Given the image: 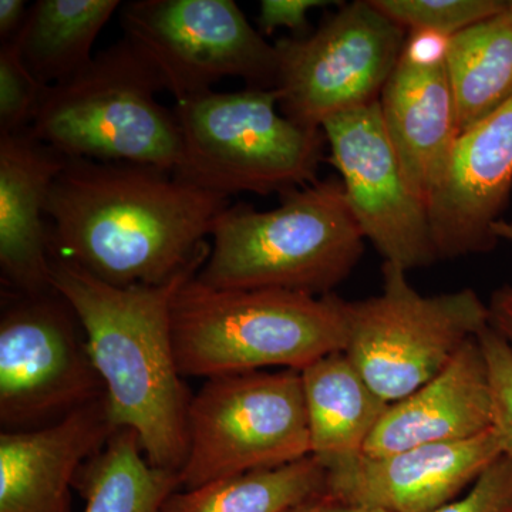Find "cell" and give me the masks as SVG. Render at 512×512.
I'll use <instances>...</instances> for the list:
<instances>
[{"instance_id":"obj_1","label":"cell","mask_w":512,"mask_h":512,"mask_svg":"<svg viewBox=\"0 0 512 512\" xmlns=\"http://www.w3.org/2000/svg\"><path fill=\"white\" fill-rule=\"evenodd\" d=\"M229 205L154 165L67 158L46 202L52 256L119 288L165 284L207 261Z\"/></svg>"},{"instance_id":"obj_2","label":"cell","mask_w":512,"mask_h":512,"mask_svg":"<svg viewBox=\"0 0 512 512\" xmlns=\"http://www.w3.org/2000/svg\"><path fill=\"white\" fill-rule=\"evenodd\" d=\"M204 262L161 285L119 288L52 256L50 285L72 306L117 429L136 431L154 467L180 474L192 396L178 367L173 301Z\"/></svg>"},{"instance_id":"obj_3","label":"cell","mask_w":512,"mask_h":512,"mask_svg":"<svg viewBox=\"0 0 512 512\" xmlns=\"http://www.w3.org/2000/svg\"><path fill=\"white\" fill-rule=\"evenodd\" d=\"M195 276L173 301L175 356L184 377L302 372L320 357L345 350L348 301L335 293L215 289Z\"/></svg>"},{"instance_id":"obj_4","label":"cell","mask_w":512,"mask_h":512,"mask_svg":"<svg viewBox=\"0 0 512 512\" xmlns=\"http://www.w3.org/2000/svg\"><path fill=\"white\" fill-rule=\"evenodd\" d=\"M281 198L274 210L239 202L222 211L195 278L215 289L333 293L359 264L366 241L342 181H316Z\"/></svg>"},{"instance_id":"obj_5","label":"cell","mask_w":512,"mask_h":512,"mask_svg":"<svg viewBox=\"0 0 512 512\" xmlns=\"http://www.w3.org/2000/svg\"><path fill=\"white\" fill-rule=\"evenodd\" d=\"M163 84L123 37L80 72L46 87L26 131L66 158L154 165L180 163V124L157 100Z\"/></svg>"},{"instance_id":"obj_6","label":"cell","mask_w":512,"mask_h":512,"mask_svg":"<svg viewBox=\"0 0 512 512\" xmlns=\"http://www.w3.org/2000/svg\"><path fill=\"white\" fill-rule=\"evenodd\" d=\"M177 180L222 197L286 194L318 181L326 138L279 110L275 89L211 92L175 101Z\"/></svg>"},{"instance_id":"obj_7","label":"cell","mask_w":512,"mask_h":512,"mask_svg":"<svg viewBox=\"0 0 512 512\" xmlns=\"http://www.w3.org/2000/svg\"><path fill=\"white\" fill-rule=\"evenodd\" d=\"M382 275L379 295L348 301L343 352L390 404L439 375L490 325V312L473 289L424 296L400 266L384 262Z\"/></svg>"},{"instance_id":"obj_8","label":"cell","mask_w":512,"mask_h":512,"mask_svg":"<svg viewBox=\"0 0 512 512\" xmlns=\"http://www.w3.org/2000/svg\"><path fill=\"white\" fill-rule=\"evenodd\" d=\"M299 370H256L211 377L188 409L183 490L268 470L311 456Z\"/></svg>"},{"instance_id":"obj_9","label":"cell","mask_w":512,"mask_h":512,"mask_svg":"<svg viewBox=\"0 0 512 512\" xmlns=\"http://www.w3.org/2000/svg\"><path fill=\"white\" fill-rule=\"evenodd\" d=\"M106 397L69 302L53 291L3 292L0 426L43 429Z\"/></svg>"},{"instance_id":"obj_10","label":"cell","mask_w":512,"mask_h":512,"mask_svg":"<svg viewBox=\"0 0 512 512\" xmlns=\"http://www.w3.org/2000/svg\"><path fill=\"white\" fill-rule=\"evenodd\" d=\"M124 36L175 101L211 92L224 79L275 89V43L249 23L234 0H134L123 3Z\"/></svg>"},{"instance_id":"obj_11","label":"cell","mask_w":512,"mask_h":512,"mask_svg":"<svg viewBox=\"0 0 512 512\" xmlns=\"http://www.w3.org/2000/svg\"><path fill=\"white\" fill-rule=\"evenodd\" d=\"M406 40V30L372 0L340 6L312 35L278 40L279 110L322 128L330 117L376 103Z\"/></svg>"},{"instance_id":"obj_12","label":"cell","mask_w":512,"mask_h":512,"mask_svg":"<svg viewBox=\"0 0 512 512\" xmlns=\"http://www.w3.org/2000/svg\"><path fill=\"white\" fill-rule=\"evenodd\" d=\"M322 130L357 224L384 262L407 272L434 264L429 210L404 180L379 101L330 117Z\"/></svg>"},{"instance_id":"obj_13","label":"cell","mask_w":512,"mask_h":512,"mask_svg":"<svg viewBox=\"0 0 512 512\" xmlns=\"http://www.w3.org/2000/svg\"><path fill=\"white\" fill-rule=\"evenodd\" d=\"M503 456L494 429L461 443L367 454L326 464V495L386 512H437L461 497Z\"/></svg>"},{"instance_id":"obj_14","label":"cell","mask_w":512,"mask_h":512,"mask_svg":"<svg viewBox=\"0 0 512 512\" xmlns=\"http://www.w3.org/2000/svg\"><path fill=\"white\" fill-rule=\"evenodd\" d=\"M512 191V100L458 137L429 218L439 259L487 254Z\"/></svg>"},{"instance_id":"obj_15","label":"cell","mask_w":512,"mask_h":512,"mask_svg":"<svg viewBox=\"0 0 512 512\" xmlns=\"http://www.w3.org/2000/svg\"><path fill=\"white\" fill-rule=\"evenodd\" d=\"M117 429L106 397L43 429L0 434V512H72L74 480Z\"/></svg>"},{"instance_id":"obj_16","label":"cell","mask_w":512,"mask_h":512,"mask_svg":"<svg viewBox=\"0 0 512 512\" xmlns=\"http://www.w3.org/2000/svg\"><path fill=\"white\" fill-rule=\"evenodd\" d=\"M493 427L487 357L480 340L471 339L439 375L389 404L363 454L379 457L430 444L461 443Z\"/></svg>"},{"instance_id":"obj_17","label":"cell","mask_w":512,"mask_h":512,"mask_svg":"<svg viewBox=\"0 0 512 512\" xmlns=\"http://www.w3.org/2000/svg\"><path fill=\"white\" fill-rule=\"evenodd\" d=\"M66 161L26 130L0 136V269L9 292L53 291L46 202Z\"/></svg>"},{"instance_id":"obj_18","label":"cell","mask_w":512,"mask_h":512,"mask_svg":"<svg viewBox=\"0 0 512 512\" xmlns=\"http://www.w3.org/2000/svg\"><path fill=\"white\" fill-rule=\"evenodd\" d=\"M379 106L404 180L429 208L460 137L446 63L416 66L400 57L380 94Z\"/></svg>"},{"instance_id":"obj_19","label":"cell","mask_w":512,"mask_h":512,"mask_svg":"<svg viewBox=\"0 0 512 512\" xmlns=\"http://www.w3.org/2000/svg\"><path fill=\"white\" fill-rule=\"evenodd\" d=\"M301 375L312 456L326 466L362 454L389 403L343 350L320 357Z\"/></svg>"},{"instance_id":"obj_20","label":"cell","mask_w":512,"mask_h":512,"mask_svg":"<svg viewBox=\"0 0 512 512\" xmlns=\"http://www.w3.org/2000/svg\"><path fill=\"white\" fill-rule=\"evenodd\" d=\"M121 6L119 0H37L12 42L37 82L55 86L92 62L97 37Z\"/></svg>"},{"instance_id":"obj_21","label":"cell","mask_w":512,"mask_h":512,"mask_svg":"<svg viewBox=\"0 0 512 512\" xmlns=\"http://www.w3.org/2000/svg\"><path fill=\"white\" fill-rule=\"evenodd\" d=\"M447 72L460 134L512 100V6L451 37Z\"/></svg>"},{"instance_id":"obj_22","label":"cell","mask_w":512,"mask_h":512,"mask_svg":"<svg viewBox=\"0 0 512 512\" xmlns=\"http://www.w3.org/2000/svg\"><path fill=\"white\" fill-rule=\"evenodd\" d=\"M74 488L83 512H163L181 483L177 473L150 464L136 431L119 429L83 464Z\"/></svg>"},{"instance_id":"obj_23","label":"cell","mask_w":512,"mask_h":512,"mask_svg":"<svg viewBox=\"0 0 512 512\" xmlns=\"http://www.w3.org/2000/svg\"><path fill=\"white\" fill-rule=\"evenodd\" d=\"M326 491V467L308 456L175 491L163 512H289Z\"/></svg>"},{"instance_id":"obj_24","label":"cell","mask_w":512,"mask_h":512,"mask_svg":"<svg viewBox=\"0 0 512 512\" xmlns=\"http://www.w3.org/2000/svg\"><path fill=\"white\" fill-rule=\"evenodd\" d=\"M404 30H430L453 37L507 8L503 0H372Z\"/></svg>"},{"instance_id":"obj_25","label":"cell","mask_w":512,"mask_h":512,"mask_svg":"<svg viewBox=\"0 0 512 512\" xmlns=\"http://www.w3.org/2000/svg\"><path fill=\"white\" fill-rule=\"evenodd\" d=\"M46 86L29 72L15 43L0 47V136L28 128Z\"/></svg>"},{"instance_id":"obj_26","label":"cell","mask_w":512,"mask_h":512,"mask_svg":"<svg viewBox=\"0 0 512 512\" xmlns=\"http://www.w3.org/2000/svg\"><path fill=\"white\" fill-rule=\"evenodd\" d=\"M487 357L494 397V431L512 461V352L490 325L477 336Z\"/></svg>"},{"instance_id":"obj_27","label":"cell","mask_w":512,"mask_h":512,"mask_svg":"<svg viewBox=\"0 0 512 512\" xmlns=\"http://www.w3.org/2000/svg\"><path fill=\"white\" fill-rule=\"evenodd\" d=\"M512 505V461L501 456L470 488L437 512H504Z\"/></svg>"},{"instance_id":"obj_28","label":"cell","mask_w":512,"mask_h":512,"mask_svg":"<svg viewBox=\"0 0 512 512\" xmlns=\"http://www.w3.org/2000/svg\"><path fill=\"white\" fill-rule=\"evenodd\" d=\"M335 2L328 0H262L258 15V30L271 35L274 30L288 28L299 35L308 33V15L313 9L326 8Z\"/></svg>"},{"instance_id":"obj_29","label":"cell","mask_w":512,"mask_h":512,"mask_svg":"<svg viewBox=\"0 0 512 512\" xmlns=\"http://www.w3.org/2000/svg\"><path fill=\"white\" fill-rule=\"evenodd\" d=\"M450 39L430 30H413L407 35L402 56L416 66H439L447 62Z\"/></svg>"},{"instance_id":"obj_30","label":"cell","mask_w":512,"mask_h":512,"mask_svg":"<svg viewBox=\"0 0 512 512\" xmlns=\"http://www.w3.org/2000/svg\"><path fill=\"white\" fill-rule=\"evenodd\" d=\"M490 326L504 339L512 352V284L494 291L488 303Z\"/></svg>"},{"instance_id":"obj_31","label":"cell","mask_w":512,"mask_h":512,"mask_svg":"<svg viewBox=\"0 0 512 512\" xmlns=\"http://www.w3.org/2000/svg\"><path fill=\"white\" fill-rule=\"evenodd\" d=\"M29 8L23 0H0V40L9 43L25 25Z\"/></svg>"},{"instance_id":"obj_32","label":"cell","mask_w":512,"mask_h":512,"mask_svg":"<svg viewBox=\"0 0 512 512\" xmlns=\"http://www.w3.org/2000/svg\"><path fill=\"white\" fill-rule=\"evenodd\" d=\"M289 512H386L376 510V508L359 507V505H350L340 503L338 500H333L326 493L306 501L298 507L293 508Z\"/></svg>"},{"instance_id":"obj_33","label":"cell","mask_w":512,"mask_h":512,"mask_svg":"<svg viewBox=\"0 0 512 512\" xmlns=\"http://www.w3.org/2000/svg\"><path fill=\"white\" fill-rule=\"evenodd\" d=\"M495 234L501 239V241L512 242V224L508 222L500 221L495 225Z\"/></svg>"},{"instance_id":"obj_34","label":"cell","mask_w":512,"mask_h":512,"mask_svg":"<svg viewBox=\"0 0 512 512\" xmlns=\"http://www.w3.org/2000/svg\"><path fill=\"white\" fill-rule=\"evenodd\" d=\"M504 512H512V505L511 507H508L507 510H505Z\"/></svg>"},{"instance_id":"obj_35","label":"cell","mask_w":512,"mask_h":512,"mask_svg":"<svg viewBox=\"0 0 512 512\" xmlns=\"http://www.w3.org/2000/svg\"><path fill=\"white\" fill-rule=\"evenodd\" d=\"M510 5L512 6V0H510Z\"/></svg>"}]
</instances>
